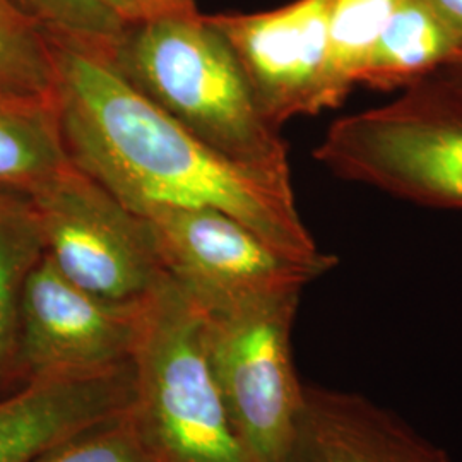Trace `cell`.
<instances>
[{"label":"cell","instance_id":"cell-21","mask_svg":"<svg viewBox=\"0 0 462 462\" xmlns=\"http://www.w3.org/2000/svg\"><path fill=\"white\" fill-rule=\"evenodd\" d=\"M446 70H448L452 76H456L457 79H461L462 81V62L456 64V66L447 67Z\"/></svg>","mask_w":462,"mask_h":462},{"label":"cell","instance_id":"cell-9","mask_svg":"<svg viewBox=\"0 0 462 462\" xmlns=\"http://www.w3.org/2000/svg\"><path fill=\"white\" fill-rule=\"evenodd\" d=\"M332 0H297L257 14L209 16L226 38L265 120L281 127L337 108L329 74Z\"/></svg>","mask_w":462,"mask_h":462},{"label":"cell","instance_id":"cell-2","mask_svg":"<svg viewBox=\"0 0 462 462\" xmlns=\"http://www.w3.org/2000/svg\"><path fill=\"white\" fill-rule=\"evenodd\" d=\"M105 57L208 148L242 165L290 171L280 131L259 112L230 43L196 4L139 17Z\"/></svg>","mask_w":462,"mask_h":462},{"label":"cell","instance_id":"cell-16","mask_svg":"<svg viewBox=\"0 0 462 462\" xmlns=\"http://www.w3.org/2000/svg\"><path fill=\"white\" fill-rule=\"evenodd\" d=\"M401 0H332L329 16V74L334 98L341 105L365 60Z\"/></svg>","mask_w":462,"mask_h":462},{"label":"cell","instance_id":"cell-22","mask_svg":"<svg viewBox=\"0 0 462 462\" xmlns=\"http://www.w3.org/2000/svg\"><path fill=\"white\" fill-rule=\"evenodd\" d=\"M183 2H189V4H196V0H183Z\"/></svg>","mask_w":462,"mask_h":462},{"label":"cell","instance_id":"cell-4","mask_svg":"<svg viewBox=\"0 0 462 462\" xmlns=\"http://www.w3.org/2000/svg\"><path fill=\"white\" fill-rule=\"evenodd\" d=\"M314 158L347 182L408 202L462 209V81L448 70L382 106L337 118Z\"/></svg>","mask_w":462,"mask_h":462},{"label":"cell","instance_id":"cell-6","mask_svg":"<svg viewBox=\"0 0 462 462\" xmlns=\"http://www.w3.org/2000/svg\"><path fill=\"white\" fill-rule=\"evenodd\" d=\"M32 200L47 255L79 288L112 301H143L170 280L148 219L72 162Z\"/></svg>","mask_w":462,"mask_h":462},{"label":"cell","instance_id":"cell-11","mask_svg":"<svg viewBox=\"0 0 462 462\" xmlns=\"http://www.w3.org/2000/svg\"><path fill=\"white\" fill-rule=\"evenodd\" d=\"M133 394V364L24 385L0 399V462H33L72 435L129 410Z\"/></svg>","mask_w":462,"mask_h":462},{"label":"cell","instance_id":"cell-13","mask_svg":"<svg viewBox=\"0 0 462 462\" xmlns=\"http://www.w3.org/2000/svg\"><path fill=\"white\" fill-rule=\"evenodd\" d=\"M43 255L45 236L33 200L0 189V399L24 387L17 356L21 300Z\"/></svg>","mask_w":462,"mask_h":462},{"label":"cell","instance_id":"cell-8","mask_svg":"<svg viewBox=\"0 0 462 462\" xmlns=\"http://www.w3.org/2000/svg\"><path fill=\"white\" fill-rule=\"evenodd\" d=\"M148 219L166 273L202 309L303 290L322 276L264 244L235 217L211 208H156Z\"/></svg>","mask_w":462,"mask_h":462},{"label":"cell","instance_id":"cell-3","mask_svg":"<svg viewBox=\"0 0 462 462\" xmlns=\"http://www.w3.org/2000/svg\"><path fill=\"white\" fill-rule=\"evenodd\" d=\"M135 429L154 462H254L204 343V312L175 281L146 303L133 356Z\"/></svg>","mask_w":462,"mask_h":462},{"label":"cell","instance_id":"cell-20","mask_svg":"<svg viewBox=\"0 0 462 462\" xmlns=\"http://www.w3.org/2000/svg\"><path fill=\"white\" fill-rule=\"evenodd\" d=\"M144 11V16L146 14H154V13H162V11H168V9H173V7H179L183 4H189V2H183V0H137Z\"/></svg>","mask_w":462,"mask_h":462},{"label":"cell","instance_id":"cell-17","mask_svg":"<svg viewBox=\"0 0 462 462\" xmlns=\"http://www.w3.org/2000/svg\"><path fill=\"white\" fill-rule=\"evenodd\" d=\"M50 33L108 55L124 32L144 16L137 0H19Z\"/></svg>","mask_w":462,"mask_h":462},{"label":"cell","instance_id":"cell-14","mask_svg":"<svg viewBox=\"0 0 462 462\" xmlns=\"http://www.w3.org/2000/svg\"><path fill=\"white\" fill-rule=\"evenodd\" d=\"M69 163L55 98L0 91V189L32 198Z\"/></svg>","mask_w":462,"mask_h":462},{"label":"cell","instance_id":"cell-1","mask_svg":"<svg viewBox=\"0 0 462 462\" xmlns=\"http://www.w3.org/2000/svg\"><path fill=\"white\" fill-rule=\"evenodd\" d=\"M49 36L69 160L124 206L141 216L156 208H211L297 264L322 274L337 264L303 223L290 171L221 156L125 83L101 51Z\"/></svg>","mask_w":462,"mask_h":462},{"label":"cell","instance_id":"cell-5","mask_svg":"<svg viewBox=\"0 0 462 462\" xmlns=\"http://www.w3.org/2000/svg\"><path fill=\"white\" fill-rule=\"evenodd\" d=\"M301 290L202 309L204 343L231 421L254 462H282L303 404L291 332Z\"/></svg>","mask_w":462,"mask_h":462},{"label":"cell","instance_id":"cell-12","mask_svg":"<svg viewBox=\"0 0 462 462\" xmlns=\"http://www.w3.org/2000/svg\"><path fill=\"white\" fill-rule=\"evenodd\" d=\"M462 62V50L427 0H401L365 60L358 86L402 91Z\"/></svg>","mask_w":462,"mask_h":462},{"label":"cell","instance_id":"cell-10","mask_svg":"<svg viewBox=\"0 0 462 462\" xmlns=\"http://www.w3.org/2000/svg\"><path fill=\"white\" fill-rule=\"evenodd\" d=\"M282 462H452L372 399L307 385Z\"/></svg>","mask_w":462,"mask_h":462},{"label":"cell","instance_id":"cell-7","mask_svg":"<svg viewBox=\"0 0 462 462\" xmlns=\"http://www.w3.org/2000/svg\"><path fill=\"white\" fill-rule=\"evenodd\" d=\"M148 298L112 301L70 282L47 252L26 281L17 356L24 385L133 364Z\"/></svg>","mask_w":462,"mask_h":462},{"label":"cell","instance_id":"cell-18","mask_svg":"<svg viewBox=\"0 0 462 462\" xmlns=\"http://www.w3.org/2000/svg\"><path fill=\"white\" fill-rule=\"evenodd\" d=\"M33 462H154L135 429L131 406L51 447Z\"/></svg>","mask_w":462,"mask_h":462},{"label":"cell","instance_id":"cell-19","mask_svg":"<svg viewBox=\"0 0 462 462\" xmlns=\"http://www.w3.org/2000/svg\"><path fill=\"white\" fill-rule=\"evenodd\" d=\"M430 7L446 23L462 50V0H427Z\"/></svg>","mask_w":462,"mask_h":462},{"label":"cell","instance_id":"cell-15","mask_svg":"<svg viewBox=\"0 0 462 462\" xmlns=\"http://www.w3.org/2000/svg\"><path fill=\"white\" fill-rule=\"evenodd\" d=\"M55 86L49 32L19 0H0V91L55 98Z\"/></svg>","mask_w":462,"mask_h":462}]
</instances>
